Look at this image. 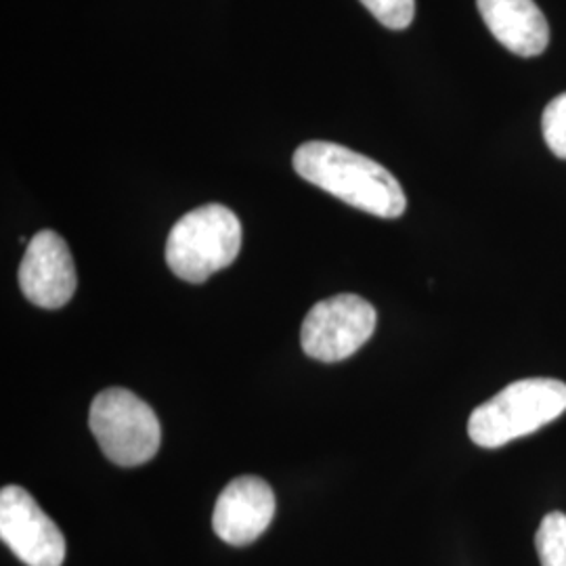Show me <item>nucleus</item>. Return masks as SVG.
<instances>
[{
	"mask_svg": "<svg viewBox=\"0 0 566 566\" xmlns=\"http://www.w3.org/2000/svg\"><path fill=\"white\" fill-rule=\"evenodd\" d=\"M292 164L304 181L367 214L399 219L407 208L401 182L382 164L338 143H303Z\"/></svg>",
	"mask_w": 566,
	"mask_h": 566,
	"instance_id": "f257e3e1",
	"label": "nucleus"
},
{
	"mask_svg": "<svg viewBox=\"0 0 566 566\" xmlns=\"http://www.w3.org/2000/svg\"><path fill=\"white\" fill-rule=\"evenodd\" d=\"M88 426L103 455L122 468L149 462L163 443L156 411L126 388H105L91 405Z\"/></svg>",
	"mask_w": 566,
	"mask_h": 566,
	"instance_id": "20e7f679",
	"label": "nucleus"
},
{
	"mask_svg": "<svg viewBox=\"0 0 566 566\" xmlns=\"http://www.w3.org/2000/svg\"><path fill=\"white\" fill-rule=\"evenodd\" d=\"M242 223L223 203H203L170 229L166 264L187 283H203L233 263L242 250Z\"/></svg>",
	"mask_w": 566,
	"mask_h": 566,
	"instance_id": "7ed1b4c3",
	"label": "nucleus"
},
{
	"mask_svg": "<svg viewBox=\"0 0 566 566\" xmlns=\"http://www.w3.org/2000/svg\"><path fill=\"white\" fill-rule=\"evenodd\" d=\"M542 566H566V514L549 512L535 535Z\"/></svg>",
	"mask_w": 566,
	"mask_h": 566,
	"instance_id": "9d476101",
	"label": "nucleus"
},
{
	"mask_svg": "<svg viewBox=\"0 0 566 566\" xmlns=\"http://www.w3.org/2000/svg\"><path fill=\"white\" fill-rule=\"evenodd\" d=\"M542 130L552 154L566 160V93L547 103L542 118Z\"/></svg>",
	"mask_w": 566,
	"mask_h": 566,
	"instance_id": "9b49d317",
	"label": "nucleus"
},
{
	"mask_svg": "<svg viewBox=\"0 0 566 566\" xmlns=\"http://www.w3.org/2000/svg\"><path fill=\"white\" fill-rule=\"evenodd\" d=\"M0 537L28 566H61L65 539L36 500L21 486L0 491Z\"/></svg>",
	"mask_w": 566,
	"mask_h": 566,
	"instance_id": "423d86ee",
	"label": "nucleus"
},
{
	"mask_svg": "<svg viewBox=\"0 0 566 566\" xmlns=\"http://www.w3.org/2000/svg\"><path fill=\"white\" fill-rule=\"evenodd\" d=\"M388 30H405L416 18V0H359Z\"/></svg>",
	"mask_w": 566,
	"mask_h": 566,
	"instance_id": "f8f14e48",
	"label": "nucleus"
},
{
	"mask_svg": "<svg viewBox=\"0 0 566 566\" xmlns=\"http://www.w3.org/2000/svg\"><path fill=\"white\" fill-rule=\"evenodd\" d=\"M76 285V264L65 240L55 231H39L21 259L23 296L42 308H61L72 301Z\"/></svg>",
	"mask_w": 566,
	"mask_h": 566,
	"instance_id": "0eeeda50",
	"label": "nucleus"
},
{
	"mask_svg": "<svg viewBox=\"0 0 566 566\" xmlns=\"http://www.w3.org/2000/svg\"><path fill=\"white\" fill-rule=\"evenodd\" d=\"M493 39L518 57H537L549 44V25L535 0H476Z\"/></svg>",
	"mask_w": 566,
	"mask_h": 566,
	"instance_id": "1a4fd4ad",
	"label": "nucleus"
},
{
	"mask_svg": "<svg viewBox=\"0 0 566 566\" xmlns=\"http://www.w3.org/2000/svg\"><path fill=\"white\" fill-rule=\"evenodd\" d=\"M378 324V313L357 294H338L315 304L301 329L303 350L325 364L348 359L364 346Z\"/></svg>",
	"mask_w": 566,
	"mask_h": 566,
	"instance_id": "39448f33",
	"label": "nucleus"
},
{
	"mask_svg": "<svg viewBox=\"0 0 566 566\" xmlns=\"http://www.w3.org/2000/svg\"><path fill=\"white\" fill-rule=\"evenodd\" d=\"M566 411V385L554 378H525L479 405L468 420L474 446L497 449L533 434Z\"/></svg>",
	"mask_w": 566,
	"mask_h": 566,
	"instance_id": "f03ea898",
	"label": "nucleus"
},
{
	"mask_svg": "<svg viewBox=\"0 0 566 566\" xmlns=\"http://www.w3.org/2000/svg\"><path fill=\"white\" fill-rule=\"evenodd\" d=\"M275 493L259 476H238L224 486L217 500L212 526L229 546L256 542L275 516Z\"/></svg>",
	"mask_w": 566,
	"mask_h": 566,
	"instance_id": "6e6552de",
	"label": "nucleus"
}]
</instances>
